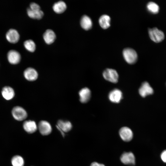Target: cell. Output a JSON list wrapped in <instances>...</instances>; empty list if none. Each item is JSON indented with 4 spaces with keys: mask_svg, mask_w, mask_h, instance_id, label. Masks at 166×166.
Listing matches in <instances>:
<instances>
[{
    "mask_svg": "<svg viewBox=\"0 0 166 166\" xmlns=\"http://www.w3.org/2000/svg\"><path fill=\"white\" fill-rule=\"evenodd\" d=\"M23 127L24 130L29 133L34 132L38 128L34 121L30 120L26 121L24 122Z\"/></svg>",
    "mask_w": 166,
    "mask_h": 166,
    "instance_id": "14",
    "label": "cell"
},
{
    "mask_svg": "<svg viewBox=\"0 0 166 166\" xmlns=\"http://www.w3.org/2000/svg\"><path fill=\"white\" fill-rule=\"evenodd\" d=\"M67 8L65 3L62 1L55 3L53 6V9L57 13L61 14L64 12Z\"/></svg>",
    "mask_w": 166,
    "mask_h": 166,
    "instance_id": "19",
    "label": "cell"
},
{
    "mask_svg": "<svg viewBox=\"0 0 166 166\" xmlns=\"http://www.w3.org/2000/svg\"><path fill=\"white\" fill-rule=\"evenodd\" d=\"M104 78L108 81L113 83H116L118 79V75L117 71L113 69L108 68L103 72Z\"/></svg>",
    "mask_w": 166,
    "mask_h": 166,
    "instance_id": "4",
    "label": "cell"
},
{
    "mask_svg": "<svg viewBox=\"0 0 166 166\" xmlns=\"http://www.w3.org/2000/svg\"><path fill=\"white\" fill-rule=\"evenodd\" d=\"M121 162L125 164L134 165L135 162V156L132 152L124 153L121 156Z\"/></svg>",
    "mask_w": 166,
    "mask_h": 166,
    "instance_id": "12",
    "label": "cell"
},
{
    "mask_svg": "<svg viewBox=\"0 0 166 166\" xmlns=\"http://www.w3.org/2000/svg\"><path fill=\"white\" fill-rule=\"evenodd\" d=\"M11 162L12 166H24L25 163L23 158L19 155L13 156L11 159Z\"/></svg>",
    "mask_w": 166,
    "mask_h": 166,
    "instance_id": "22",
    "label": "cell"
},
{
    "mask_svg": "<svg viewBox=\"0 0 166 166\" xmlns=\"http://www.w3.org/2000/svg\"><path fill=\"white\" fill-rule=\"evenodd\" d=\"M57 127L64 136L65 132H68L71 130L72 125L69 121L59 120L57 121Z\"/></svg>",
    "mask_w": 166,
    "mask_h": 166,
    "instance_id": "6",
    "label": "cell"
},
{
    "mask_svg": "<svg viewBox=\"0 0 166 166\" xmlns=\"http://www.w3.org/2000/svg\"><path fill=\"white\" fill-rule=\"evenodd\" d=\"M23 75L25 78L29 81H34L38 78V75L36 70L31 67L26 68L24 71Z\"/></svg>",
    "mask_w": 166,
    "mask_h": 166,
    "instance_id": "13",
    "label": "cell"
},
{
    "mask_svg": "<svg viewBox=\"0 0 166 166\" xmlns=\"http://www.w3.org/2000/svg\"><path fill=\"white\" fill-rule=\"evenodd\" d=\"M6 36L8 42L13 43L17 42L20 38L19 34L18 31L13 29H9L6 33Z\"/></svg>",
    "mask_w": 166,
    "mask_h": 166,
    "instance_id": "11",
    "label": "cell"
},
{
    "mask_svg": "<svg viewBox=\"0 0 166 166\" xmlns=\"http://www.w3.org/2000/svg\"><path fill=\"white\" fill-rule=\"evenodd\" d=\"M148 34L151 39L156 43L161 42L164 38L163 32L156 27L149 29Z\"/></svg>",
    "mask_w": 166,
    "mask_h": 166,
    "instance_id": "3",
    "label": "cell"
},
{
    "mask_svg": "<svg viewBox=\"0 0 166 166\" xmlns=\"http://www.w3.org/2000/svg\"><path fill=\"white\" fill-rule=\"evenodd\" d=\"M80 101L81 102L85 103L88 102L90 98L91 93L90 89L88 88L85 87L82 89L79 92Z\"/></svg>",
    "mask_w": 166,
    "mask_h": 166,
    "instance_id": "16",
    "label": "cell"
},
{
    "mask_svg": "<svg viewBox=\"0 0 166 166\" xmlns=\"http://www.w3.org/2000/svg\"><path fill=\"white\" fill-rule=\"evenodd\" d=\"M11 113L14 118L19 121L25 120L27 117L26 110L22 107L18 106H15L12 109Z\"/></svg>",
    "mask_w": 166,
    "mask_h": 166,
    "instance_id": "1",
    "label": "cell"
},
{
    "mask_svg": "<svg viewBox=\"0 0 166 166\" xmlns=\"http://www.w3.org/2000/svg\"><path fill=\"white\" fill-rule=\"evenodd\" d=\"M160 157L162 160L164 162L166 163V150H164L162 152Z\"/></svg>",
    "mask_w": 166,
    "mask_h": 166,
    "instance_id": "26",
    "label": "cell"
},
{
    "mask_svg": "<svg viewBox=\"0 0 166 166\" xmlns=\"http://www.w3.org/2000/svg\"><path fill=\"white\" fill-rule=\"evenodd\" d=\"M30 8L34 10H40V6L37 3L35 2H31L30 4Z\"/></svg>",
    "mask_w": 166,
    "mask_h": 166,
    "instance_id": "25",
    "label": "cell"
},
{
    "mask_svg": "<svg viewBox=\"0 0 166 166\" xmlns=\"http://www.w3.org/2000/svg\"><path fill=\"white\" fill-rule=\"evenodd\" d=\"M56 38V36L54 32L51 29L46 30L43 35L44 40L48 44H50L53 42Z\"/></svg>",
    "mask_w": 166,
    "mask_h": 166,
    "instance_id": "17",
    "label": "cell"
},
{
    "mask_svg": "<svg viewBox=\"0 0 166 166\" xmlns=\"http://www.w3.org/2000/svg\"><path fill=\"white\" fill-rule=\"evenodd\" d=\"M80 24L83 29L86 30H89L92 26V22L89 17L87 15H84L81 18Z\"/></svg>",
    "mask_w": 166,
    "mask_h": 166,
    "instance_id": "18",
    "label": "cell"
},
{
    "mask_svg": "<svg viewBox=\"0 0 166 166\" xmlns=\"http://www.w3.org/2000/svg\"><path fill=\"white\" fill-rule=\"evenodd\" d=\"M1 94L3 98L6 100L12 99L15 96L14 89L10 86H5L1 91Z\"/></svg>",
    "mask_w": 166,
    "mask_h": 166,
    "instance_id": "15",
    "label": "cell"
},
{
    "mask_svg": "<svg viewBox=\"0 0 166 166\" xmlns=\"http://www.w3.org/2000/svg\"><path fill=\"white\" fill-rule=\"evenodd\" d=\"M119 133L121 138L125 141H130L133 137L132 132L129 128L127 127L121 128L119 130Z\"/></svg>",
    "mask_w": 166,
    "mask_h": 166,
    "instance_id": "7",
    "label": "cell"
},
{
    "mask_svg": "<svg viewBox=\"0 0 166 166\" xmlns=\"http://www.w3.org/2000/svg\"><path fill=\"white\" fill-rule=\"evenodd\" d=\"M110 17L106 14H103L99 19V23L101 26L104 29H106L110 26Z\"/></svg>",
    "mask_w": 166,
    "mask_h": 166,
    "instance_id": "21",
    "label": "cell"
},
{
    "mask_svg": "<svg viewBox=\"0 0 166 166\" xmlns=\"http://www.w3.org/2000/svg\"><path fill=\"white\" fill-rule=\"evenodd\" d=\"M90 166H105V165L103 164H99L97 162H94L91 164Z\"/></svg>",
    "mask_w": 166,
    "mask_h": 166,
    "instance_id": "27",
    "label": "cell"
},
{
    "mask_svg": "<svg viewBox=\"0 0 166 166\" xmlns=\"http://www.w3.org/2000/svg\"><path fill=\"white\" fill-rule=\"evenodd\" d=\"M122 93L119 89H114L110 92L108 95L110 101L114 103H119L122 98Z\"/></svg>",
    "mask_w": 166,
    "mask_h": 166,
    "instance_id": "10",
    "label": "cell"
},
{
    "mask_svg": "<svg viewBox=\"0 0 166 166\" xmlns=\"http://www.w3.org/2000/svg\"><path fill=\"white\" fill-rule=\"evenodd\" d=\"M27 14L28 16L32 18L38 19H41L44 15L43 12L41 10H34L30 8H27Z\"/></svg>",
    "mask_w": 166,
    "mask_h": 166,
    "instance_id": "20",
    "label": "cell"
},
{
    "mask_svg": "<svg viewBox=\"0 0 166 166\" xmlns=\"http://www.w3.org/2000/svg\"><path fill=\"white\" fill-rule=\"evenodd\" d=\"M123 54L125 61L128 63L132 64L136 61L137 55L136 51L133 49L126 48L123 51Z\"/></svg>",
    "mask_w": 166,
    "mask_h": 166,
    "instance_id": "2",
    "label": "cell"
},
{
    "mask_svg": "<svg viewBox=\"0 0 166 166\" xmlns=\"http://www.w3.org/2000/svg\"><path fill=\"white\" fill-rule=\"evenodd\" d=\"M148 10L151 13L156 14L157 13L159 10V6L155 2H150L147 5Z\"/></svg>",
    "mask_w": 166,
    "mask_h": 166,
    "instance_id": "23",
    "label": "cell"
},
{
    "mask_svg": "<svg viewBox=\"0 0 166 166\" xmlns=\"http://www.w3.org/2000/svg\"><path fill=\"white\" fill-rule=\"evenodd\" d=\"M38 128L40 133L43 135H49L52 130L49 123L45 121H41L38 124Z\"/></svg>",
    "mask_w": 166,
    "mask_h": 166,
    "instance_id": "8",
    "label": "cell"
},
{
    "mask_svg": "<svg viewBox=\"0 0 166 166\" xmlns=\"http://www.w3.org/2000/svg\"><path fill=\"white\" fill-rule=\"evenodd\" d=\"M24 45L25 48L30 52H34L35 50V44L32 40L29 39L25 41Z\"/></svg>",
    "mask_w": 166,
    "mask_h": 166,
    "instance_id": "24",
    "label": "cell"
},
{
    "mask_svg": "<svg viewBox=\"0 0 166 166\" xmlns=\"http://www.w3.org/2000/svg\"><path fill=\"white\" fill-rule=\"evenodd\" d=\"M7 57L8 61L12 64H17L21 60V56L20 53L17 51L12 49L8 51L7 54Z\"/></svg>",
    "mask_w": 166,
    "mask_h": 166,
    "instance_id": "5",
    "label": "cell"
},
{
    "mask_svg": "<svg viewBox=\"0 0 166 166\" xmlns=\"http://www.w3.org/2000/svg\"><path fill=\"white\" fill-rule=\"evenodd\" d=\"M139 93L142 97L153 94V90L149 84L146 81L143 82L139 89Z\"/></svg>",
    "mask_w": 166,
    "mask_h": 166,
    "instance_id": "9",
    "label": "cell"
}]
</instances>
